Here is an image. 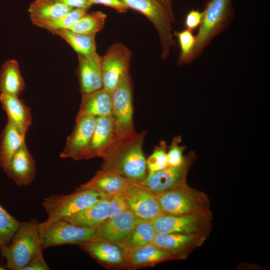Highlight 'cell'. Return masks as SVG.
Masks as SVG:
<instances>
[{"instance_id":"1","label":"cell","mask_w":270,"mask_h":270,"mask_svg":"<svg viewBox=\"0 0 270 270\" xmlns=\"http://www.w3.org/2000/svg\"><path fill=\"white\" fill-rule=\"evenodd\" d=\"M146 131L116 140L104 153L100 169L112 171L135 182L147 176L143 146Z\"/></svg>"},{"instance_id":"2","label":"cell","mask_w":270,"mask_h":270,"mask_svg":"<svg viewBox=\"0 0 270 270\" xmlns=\"http://www.w3.org/2000/svg\"><path fill=\"white\" fill-rule=\"evenodd\" d=\"M202 12L189 64L198 59L212 40L228 28L234 16L231 0H209Z\"/></svg>"},{"instance_id":"3","label":"cell","mask_w":270,"mask_h":270,"mask_svg":"<svg viewBox=\"0 0 270 270\" xmlns=\"http://www.w3.org/2000/svg\"><path fill=\"white\" fill-rule=\"evenodd\" d=\"M38 222L35 220L20 222L10 244L1 248L6 266L12 270H22L38 254L42 252Z\"/></svg>"},{"instance_id":"4","label":"cell","mask_w":270,"mask_h":270,"mask_svg":"<svg viewBox=\"0 0 270 270\" xmlns=\"http://www.w3.org/2000/svg\"><path fill=\"white\" fill-rule=\"evenodd\" d=\"M156 195L164 214H212L208 196L188 184Z\"/></svg>"},{"instance_id":"5","label":"cell","mask_w":270,"mask_h":270,"mask_svg":"<svg viewBox=\"0 0 270 270\" xmlns=\"http://www.w3.org/2000/svg\"><path fill=\"white\" fill-rule=\"evenodd\" d=\"M107 194L91 189L76 190L68 194H55L46 198L43 203L48 224L64 220L100 200Z\"/></svg>"},{"instance_id":"6","label":"cell","mask_w":270,"mask_h":270,"mask_svg":"<svg viewBox=\"0 0 270 270\" xmlns=\"http://www.w3.org/2000/svg\"><path fill=\"white\" fill-rule=\"evenodd\" d=\"M128 8L142 14L156 28L160 38L161 56L166 60L176 44L172 21L164 6L158 0H122Z\"/></svg>"},{"instance_id":"7","label":"cell","mask_w":270,"mask_h":270,"mask_svg":"<svg viewBox=\"0 0 270 270\" xmlns=\"http://www.w3.org/2000/svg\"><path fill=\"white\" fill-rule=\"evenodd\" d=\"M38 228L42 249L64 244H78L98 238L96 229L80 227L64 220L38 223Z\"/></svg>"},{"instance_id":"8","label":"cell","mask_w":270,"mask_h":270,"mask_svg":"<svg viewBox=\"0 0 270 270\" xmlns=\"http://www.w3.org/2000/svg\"><path fill=\"white\" fill-rule=\"evenodd\" d=\"M156 234L180 233L208 237L212 228V214H162L152 220Z\"/></svg>"},{"instance_id":"9","label":"cell","mask_w":270,"mask_h":270,"mask_svg":"<svg viewBox=\"0 0 270 270\" xmlns=\"http://www.w3.org/2000/svg\"><path fill=\"white\" fill-rule=\"evenodd\" d=\"M132 84L130 73L125 74L112 92V116L123 137L136 132L133 122Z\"/></svg>"},{"instance_id":"10","label":"cell","mask_w":270,"mask_h":270,"mask_svg":"<svg viewBox=\"0 0 270 270\" xmlns=\"http://www.w3.org/2000/svg\"><path fill=\"white\" fill-rule=\"evenodd\" d=\"M132 52L124 44L116 42L110 46L102 57L103 88L111 93L123 76L129 72Z\"/></svg>"},{"instance_id":"11","label":"cell","mask_w":270,"mask_h":270,"mask_svg":"<svg viewBox=\"0 0 270 270\" xmlns=\"http://www.w3.org/2000/svg\"><path fill=\"white\" fill-rule=\"evenodd\" d=\"M196 158L194 152L186 156L185 162L176 166L166 168L148 174L142 181L137 182L148 188L156 194H158L187 184L186 178L190 166Z\"/></svg>"},{"instance_id":"12","label":"cell","mask_w":270,"mask_h":270,"mask_svg":"<svg viewBox=\"0 0 270 270\" xmlns=\"http://www.w3.org/2000/svg\"><path fill=\"white\" fill-rule=\"evenodd\" d=\"M124 194L128 209L138 218L152 220L164 214L156 195L146 186L132 182Z\"/></svg>"},{"instance_id":"13","label":"cell","mask_w":270,"mask_h":270,"mask_svg":"<svg viewBox=\"0 0 270 270\" xmlns=\"http://www.w3.org/2000/svg\"><path fill=\"white\" fill-rule=\"evenodd\" d=\"M78 246L107 269H126V248L124 246L99 238Z\"/></svg>"},{"instance_id":"14","label":"cell","mask_w":270,"mask_h":270,"mask_svg":"<svg viewBox=\"0 0 270 270\" xmlns=\"http://www.w3.org/2000/svg\"><path fill=\"white\" fill-rule=\"evenodd\" d=\"M96 122V117L94 116H86L76 120L74 130L68 137L60 156L76 160H84L94 132Z\"/></svg>"},{"instance_id":"15","label":"cell","mask_w":270,"mask_h":270,"mask_svg":"<svg viewBox=\"0 0 270 270\" xmlns=\"http://www.w3.org/2000/svg\"><path fill=\"white\" fill-rule=\"evenodd\" d=\"M125 138L120 134L112 116L96 117L94 132L84 160L101 158L117 140Z\"/></svg>"},{"instance_id":"16","label":"cell","mask_w":270,"mask_h":270,"mask_svg":"<svg viewBox=\"0 0 270 270\" xmlns=\"http://www.w3.org/2000/svg\"><path fill=\"white\" fill-rule=\"evenodd\" d=\"M208 237L180 233L156 234L152 244L173 254L177 260H184L200 246Z\"/></svg>"},{"instance_id":"17","label":"cell","mask_w":270,"mask_h":270,"mask_svg":"<svg viewBox=\"0 0 270 270\" xmlns=\"http://www.w3.org/2000/svg\"><path fill=\"white\" fill-rule=\"evenodd\" d=\"M76 74L82 94H88L103 88L102 74V56L96 52L78 54Z\"/></svg>"},{"instance_id":"18","label":"cell","mask_w":270,"mask_h":270,"mask_svg":"<svg viewBox=\"0 0 270 270\" xmlns=\"http://www.w3.org/2000/svg\"><path fill=\"white\" fill-rule=\"evenodd\" d=\"M172 260H177L173 254L152 244L126 250V270L153 267Z\"/></svg>"},{"instance_id":"19","label":"cell","mask_w":270,"mask_h":270,"mask_svg":"<svg viewBox=\"0 0 270 270\" xmlns=\"http://www.w3.org/2000/svg\"><path fill=\"white\" fill-rule=\"evenodd\" d=\"M138 218L128 209L106 221L96 228L98 238L114 242L125 246V244Z\"/></svg>"},{"instance_id":"20","label":"cell","mask_w":270,"mask_h":270,"mask_svg":"<svg viewBox=\"0 0 270 270\" xmlns=\"http://www.w3.org/2000/svg\"><path fill=\"white\" fill-rule=\"evenodd\" d=\"M36 168V162L25 142L14 154L4 170L17 185L26 186L34 181Z\"/></svg>"},{"instance_id":"21","label":"cell","mask_w":270,"mask_h":270,"mask_svg":"<svg viewBox=\"0 0 270 270\" xmlns=\"http://www.w3.org/2000/svg\"><path fill=\"white\" fill-rule=\"evenodd\" d=\"M112 116V93L104 88L82 94L76 120L86 116Z\"/></svg>"},{"instance_id":"22","label":"cell","mask_w":270,"mask_h":270,"mask_svg":"<svg viewBox=\"0 0 270 270\" xmlns=\"http://www.w3.org/2000/svg\"><path fill=\"white\" fill-rule=\"evenodd\" d=\"M132 182L113 172L100 169L90 180L81 184L76 190L91 189L112 195L124 192Z\"/></svg>"},{"instance_id":"23","label":"cell","mask_w":270,"mask_h":270,"mask_svg":"<svg viewBox=\"0 0 270 270\" xmlns=\"http://www.w3.org/2000/svg\"><path fill=\"white\" fill-rule=\"evenodd\" d=\"M0 102L7 115L8 121L26 136L32 122L30 108L19 96L2 93L0 94Z\"/></svg>"},{"instance_id":"24","label":"cell","mask_w":270,"mask_h":270,"mask_svg":"<svg viewBox=\"0 0 270 270\" xmlns=\"http://www.w3.org/2000/svg\"><path fill=\"white\" fill-rule=\"evenodd\" d=\"M110 195L88 208L64 220L85 228L96 229L108 220L110 212Z\"/></svg>"},{"instance_id":"25","label":"cell","mask_w":270,"mask_h":270,"mask_svg":"<svg viewBox=\"0 0 270 270\" xmlns=\"http://www.w3.org/2000/svg\"><path fill=\"white\" fill-rule=\"evenodd\" d=\"M25 139L26 136L8 121L0 136V166L4 170L14 154L26 142Z\"/></svg>"},{"instance_id":"26","label":"cell","mask_w":270,"mask_h":270,"mask_svg":"<svg viewBox=\"0 0 270 270\" xmlns=\"http://www.w3.org/2000/svg\"><path fill=\"white\" fill-rule=\"evenodd\" d=\"M24 88L25 84L18 62L13 59L6 61L0 70V92L19 96Z\"/></svg>"},{"instance_id":"27","label":"cell","mask_w":270,"mask_h":270,"mask_svg":"<svg viewBox=\"0 0 270 270\" xmlns=\"http://www.w3.org/2000/svg\"><path fill=\"white\" fill-rule=\"evenodd\" d=\"M72 9L58 0H35L29 6L28 12L33 23L58 18Z\"/></svg>"},{"instance_id":"28","label":"cell","mask_w":270,"mask_h":270,"mask_svg":"<svg viewBox=\"0 0 270 270\" xmlns=\"http://www.w3.org/2000/svg\"><path fill=\"white\" fill-rule=\"evenodd\" d=\"M64 40L78 54L88 55L96 52V36L76 33L69 29H60L51 32Z\"/></svg>"},{"instance_id":"29","label":"cell","mask_w":270,"mask_h":270,"mask_svg":"<svg viewBox=\"0 0 270 270\" xmlns=\"http://www.w3.org/2000/svg\"><path fill=\"white\" fill-rule=\"evenodd\" d=\"M156 234L152 220L138 218L125 246L135 248L151 244Z\"/></svg>"},{"instance_id":"30","label":"cell","mask_w":270,"mask_h":270,"mask_svg":"<svg viewBox=\"0 0 270 270\" xmlns=\"http://www.w3.org/2000/svg\"><path fill=\"white\" fill-rule=\"evenodd\" d=\"M107 16L101 11L86 13L69 30L87 36H96L104 28Z\"/></svg>"},{"instance_id":"31","label":"cell","mask_w":270,"mask_h":270,"mask_svg":"<svg viewBox=\"0 0 270 270\" xmlns=\"http://www.w3.org/2000/svg\"><path fill=\"white\" fill-rule=\"evenodd\" d=\"M88 11L79 8H72L67 13L58 18L36 22L33 24L40 28H44L50 32L60 29H70Z\"/></svg>"},{"instance_id":"32","label":"cell","mask_w":270,"mask_h":270,"mask_svg":"<svg viewBox=\"0 0 270 270\" xmlns=\"http://www.w3.org/2000/svg\"><path fill=\"white\" fill-rule=\"evenodd\" d=\"M180 49L178 64L179 66L189 64V60L196 43V36L192 31L185 28L180 32L174 30Z\"/></svg>"},{"instance_id":"33","label":"cell","mask_w":270,"mask_h":270,"mask_svg":"<svg viewBox=\"0 0 270 270\" xmlns=\"http://www.w3.org/2000/svg\"><path fill=\"white\" fill-rule=\"evenodd\" d=\"M20 222L0 205V246H6L18 230Z\"/></svg>"},{"instance_id":"34","label":"cell","mask_w":270,"mask_h":270,"mask_svg":"<svg viewBox=\"0 0 270 270\" xmlns=\"http://www.w3.org/2000/svg\"><path fill=\"white\" fill-rule=\"evenodd\" d=\"M167 145L164 140L160 141L146 159L148 174L162 170L168 166Z\"/></svg>"},{"instance_id":"35","label":"cell","mask_w":270,"mask_h":270,"mask_svg":"<svg viewBox=\"0 0 270 270\" xmlns=\"http://www.w3.org/2000/svg\"><path fill=\"white\" fill-rule=\"evenodd\" d=\"M182 140V138L180 136L173 138L167 150L168 166H179L185 162L186 156H184L183 152L186 146L180 144Z\"/></svg>"},{"instance_id":"36","label":"cell","mask_w":270,"mask_h":270,"mask_svg":"<svg viewBox=\"0 0 270 270\" xmlns=\"http://www.w3.org/2000/svg\"><path fill=\"white\" fill-rule=\"evenodd\" d=\"M110 212L106 220H110L128 210L124 192L110 195Z\"/></svg>"},{"instance_id":"37","label":"cell","mask_w":270,"mask_h":270,"mask_svg":"<svg viewBox=\"0 0 270 270\" xmlns=\"http://www.w3.org/2000/svg\"><path fill=\"white\" fill-rule=\"evenodd\" d=\"M202 16V12L198 10L192 9L186 16L184 22L185 28L193 31L200 26Z\"/></svg>"},{"instance_id":"38","label":"cell","mask_w":270,"mask_h":270,"mask_svg":"<svg viewBox=\"0 0 270 270\" xmlns=\"http://www.w3.org/2000/svg\"><path fill=\"white\" fill-rule=\"evenodd\" d=\"M91 4H100L112 8L120 13L126 12L128 8L122 0H90Z\"/></svg>"},{"instance_id":"39","label":"cell","mask_w":270,"mask_h":270,"mask_svg":"<svg viewBox=\"0 0 270 270\" xmlns=\"http://www.w3.org/2000/svg\"><path fill=\"white\" fill-rule=\"evenodd\" d=\"M50 267L46 262L42 252L38 254L22 270H49Z\"/></svg>"},{"instance_id":"40","label":"cell","mask_w":270,"mask_h":270,"mask_svg":"<svg viewBox=\"0 0 270 270\" xmlns=\"http://www.w3.org/2000/svg\"><path fill=\"white\" fill-rule=\"evenodd\" d=\"M72 8H79L88 11L92 5L90 0H58Z\"/></svg>"},{"instance_id":"41","label":"cell","mask_w":270,"mask_h":270,"mask_svg":"<svg viewBox=\"0 0 270 270\" xmlns=\"http://www.w3.org/2000/svg\"><path fill=\"white\" fill-rule=\"evenodd\" d=\"M160 3H162L164 7L167 10L170 18L172 20V22H174V16L173 12V10L172 8V0H158Z\"/></svg>"}]
</instances>
